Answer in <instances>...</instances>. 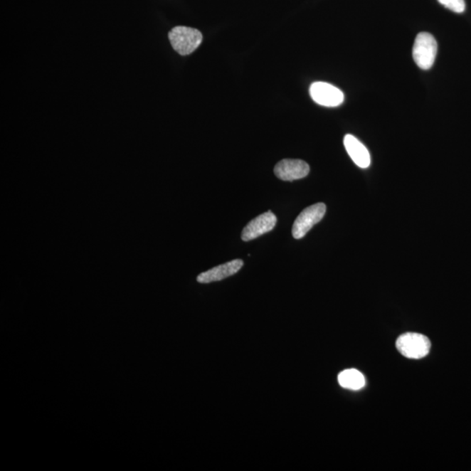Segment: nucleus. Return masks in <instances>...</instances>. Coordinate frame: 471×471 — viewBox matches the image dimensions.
<instances>
[{
    "label": "nucleus",
    "instance_id": "f257e3e1",
    "mask_svg": "<svg viewBox=\"0 0 471 471\" xmlns=\"http://www.w3.org/2000/svg\"><path fill=\"white\" fill-rule=\"evenodd\" d=\"M174 50L180 55H189L199 48L203 41L200 31L188 26H176L169 33Z\"/></svg>",
    "mask_w": 471,
    "mask_h": 471
},
{
    "label": "nucleus",
    "instance_id": "f03ea898",
    "mask_svg": "<svg viewBox=\"0 0 471 471\" xmlns=\"http://www.w3.org/2000/svg\"><path fill=\"white\" fill-rule=\"evenodd\" d=\"M438 42L433 36L428 33H420L416 36L413 58L420 69L428 70L433 67L436 55H438Z\"/></svg>",
    "mask_w": 471,
    "mask_h": 471
},
{
    "label": "nucleus",
    "instance_id": "7ed1b4c3",
    "mask_svg": "<svg viewBox=\"0 0 471 471\" xmlns=\"http://www.w3.org/2000/svg\"><path fill=\"white\" fill-rule=\"evenodd\" d=\"M396 347L404 357L417 360L427 356L430 353L431 343L425 335L407 333L397 339Z\"/></svg>",
    "mask_w": 471,
    "mask_h": 471
},
{
    "label": "nucleus",
    "instance_id": "20e7f679",
    "mask_svg": "<svg viewBox=\"0 0 471 471\" xmlns=\"http://www.w3.org/2000/svg\"><path fill=\"white\" fill-rule=\"evenodd\" d=\"M326 211L327 206L323 203H316L305 208L293 223V238L296 239L304 238L312 227L322 221Z\"/></svg>",
    "mask_w": 471,
    "mask_h": 471
},
{
    "label": "nucleus",
    "instance_id": "39448f33",
    "mask_svg": "<svg viewBox=\"0 0 471 471\" xmlns=\"http://www.w3.org/2000/svg\"><path fill=\"white\" fill-rule=\"evenodd\" d=\"M310 95L319 105L335 107L344 102V94L338 88L326 83H314L310 87Z\"/></svg>",
    "mask_w": 471,
    "mask_h": 471
},
{
    "label": "nucleus",
    "instance_id": "423d86ee",
    "mask_svg": "<svg viewBox=\"0 0 471 471\" xmlns=\"http://www.w3.org/2000/svg\"><path fill=\"white\" fill-rule=\"evenodd\" d=\"M310 172V167L302 160L284 159L277 164L274 173L277 179L283 181L302 179Z\"/></svg>",
    "mask_w": 471,
    "mask_h": 471
},
{
    "label": "nucleus",
    "instance_id": "0eeeda50",
    "mask_svg": "<svg viewBox=\"0 0 471 471\" xmlns=\"http://www.w3.org/2000/svg\"><path fill=\"white\" fill-rule=\"evenodd\" d=\"M277 223V217L272 211L258 216L245 227L242 233V239L245 242L253 240L260 236L270 233Z\"/></svg>",
    "mask_w": 471,
    "mask_h": 471
},
{
    "label": "nucleus",
    "instance_id": "6e6552de",
    "mask_svg": "<svg viewBox=\"0 0 471 471\" xmlns=\"http://www.w3.org/2000/svg\"><path fill=\"white\" fill-rule=\"evenodd\" d=\"M244 265V262L241 260H235L227 262V263L218 265L217 268L208 270L206 272L201 273L198 277L199 283L208 284L211 282L220 281L226 279L228 277L234 275Z\"/></svg>",
    "mask_w": 471,
    "mask_h": 471
},
{
    "label": "nucleus",
    "instance_id": "1a4fd4ad",
    "mask_svg": "<svg viewBox=\"0 0 471 471\" xmlns=\"http://www.w3.org/2000/svg\"><path fill=\"white\" fill-rule=\"evenodd\" d=\"M344 146L351 159L358 167L362 169L369 167L370 164H371L369 152L356 137L352 136V134H346L344 138Z\"/></svg>",
    "mask_w": 471,
    "mask_h": 471
},
{
    "label": "nucleus",
    "instance_id": "9d476101",
    "mask_svg": "<svg viewBox=\"0 0 471 471\" xmlns=\"http://www.w3.org/2000/svg\"><path fill=\"white\" fill-rule=\"evenodd\" d=\"M338 381L342 388L359 390L364 387L365 378L356 369H347L339 374Z\"/></svg>",
    "mask_w": 471,
    "mask_h": 471
},
{
    "label": "nucleus",
    "instance_id": "9b49d317",
    "mask_svg": "<svg viewBox=\"0 0 471 471\" xmlns=\"http://www.w3.org/2000/svg\"><path fill=\"white\" fill-rule=\"evenodd\" d=\"M438 2L454 13L462 14L465 10V0H438Z\"/></svg>",
    "mask_w": 471,
    "mask_h": 471
}]
</instances>
